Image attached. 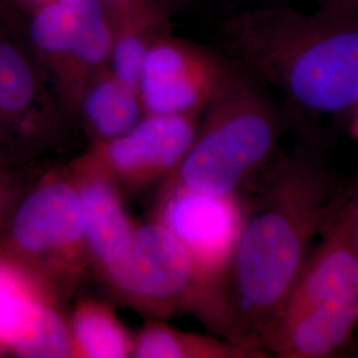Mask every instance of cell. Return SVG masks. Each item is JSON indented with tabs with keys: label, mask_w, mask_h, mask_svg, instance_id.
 Masks as SVG:
<instances>
[{
	"label": "cell",
	"mask_w": 358,
	"mask_h": 358,
	"mask_svg": "<svg viewBox=\"0 0 358 358\" xmlns=\"http://www.w3.org/2000/svg\"><path fill=\"white\" fill-rule=\"evenodd\" d=\"M327 164L309 149L282 157L263 186L230 264L207 310V320L231 341L260 348L312 251L313 241L345 199ZM262 349V348H260Z\"/></svg>",
	"instance_id": "cell-1"
},
{
	"label": "cell",
	"mask_w": 358,
	"mask_h": 358,
	"mask_svg": "<svg viewBox=\"0 0 358 358\" xmlns=\"http://www.w3.org/2000/svg\"><path fill=\"white\" fill-rule=\"evenodd\" d=\"M227 35L243 68L300 108L340 113L358 103V15L350 7L251 10L231 20Z\"/></svg>",
	"instance_id": "cell-2"
},
{
	"label": "cell",
	"mask_w": 358,
	"mask_h": 358,
	"mask_svg": "<svg viewBox=\"0 0 358 358\" xmlns=\"http://www.w3.org/2000/svg\"><path fill=\"white\" fill-rule=\"evenodd\" d=\"M205 108V120L177 169L174 186L238 194L273 153L282 134L280 115L260 80L245 68L227 66Z\"/></svg>",
	"instance_id": "cell-3"
},
{
	"label": "cell",
	"mask_w": 358,
	"mask_h": 358,
	"mask_svg": "<svg viewBox=\"0 0 358 358\" xmlns=\"http://www.w3.org/2000/svg\"><path fill=\"white\" fill-rule=\"evenodd\" d=\"M113 24L101 0H52L29 13L27 41L47 65L69 103L109 64Z\"/></svg>",
	"instance_id": "cell-4"
},
{
	"label": "cell",
	"mask_w": 358,
	"mask_h": 358,
	"mask_svg": "<svg viewBox=\"0 0 358 358\" xmlns=\"http://www.w3.org/2000/svg\"><path fill=\"white\" fill-rule=\"evenodd\" d=\"M101 264L115 291L142 307L190 301L201 308L202 285L192 256L162 223L133 227Z\"/></svg>",
	"instance_id": "cell-5"
},
{
	"label": "cell",
	"mask_w": 358,
	"mask_h": 358,
	"mask_svg": "<svg viewBox=\"0 0 358 358\" xmlns=\"http://www.w3.org/2000/svg\"><path fill=\"white\" fill-rule=\"evenodd\" d=\"M245 210L238 194L217 195L173 186L161 223L192 256L202 285L206 315L243 229Z\"/></svg>",
	"instance_id": "cell-6"
},
{
	"label": "cell",
	"mask_w": 358,
	"mask_h": 358,
	"mask_svg": "<svg viewBox=\"0 0 358 358\" xmlns=\"http://www.w3.org/2000/svg\"><path fill=\"white\" fill-rule=\"evenodd\" d=\"M0 255L28 269L43 257L85 243V219L77 185L45 179L19 198L0 231Z\"/></svg>",
	"instance_id": "cell-7"
},
{
	"label": "cell",
	"mask_w": 358,
	"mask_h": 358,
	"mask_svg": "<svg viewBox=\"0 0 358 358\" xmlns=\"http://www.w3.org/2000/svg\"><path fill=\"white\" fill-rule=\"evenodd\" d=\"M226 69L214 55L161 34L148 51L138 87L145 115L199 113Z\"/></svg>",
	"instance_id": "cell-8"
},
{
	"label": "cell",
	"mask_w": 358,
	"mask_h": 358,
	"mask_svg": "<svg viewBox=\"0 0 358 358\" xmlns=\"http://www.w3.org/2000/svg\"><path fill=\"white\" fill-rule=\"evenodd\" d=\"M356 294L358 251L348 192L345 199L321 232L319 243L312 248L291 294L266 332L310 308L345 300Z\"/></svg>",
	"instance_id": "cell-9"
},
{
	"label": "cell",
	"mask_w": 358,
	"mask_h": 358,
	"mask_svg": "<svg viewBox=\"0 0 358 358\" xmlns=\"http://www.w3.org/2000/svg\"><path fill=\"white\" fill-rule=\"evenodd\" d=\"M198 115H145L127 134L101 145L103 165L131 182L178 169L195 140Z\"/></svg>",
	"instance_id": "cell-10"
},
{
	"label": "cell",
	"mask_w": 358,
	"mask_h": 358,
	"mask_svg": "<svg viewBox=\"0 0 358 358\" xmlns=\"http://www.w3.org/2000/svg\"><path fill=\"white\" fill-rule=\"evenodd\" d=\"M358 328V294L284 321L264 333L259 345L280 358L329 357Z\"/></svg>",
	"instance_id": "cell-11"
},
{
	"label": "cell",
	"mask_w": 358,
	"mask_h": 358,
	"mask_svg": "<svg viewBox=\"0 0 358 358\" xmlns=\"http://www.w3.org/2000/svg\"><path fill=\"white\" fill-rule=\"evenodd\" d=\"M38 103L36 64L26 47L0 34V145L15 146L35 134Z\"/></svg>",
	"instance_id": "cell-12"
},
{
	"label": "cell",
	"mask_w": 358,
	"mask_h": 358,
	"mask_svg": "<svg viewBox=\"0 0 358 358\" xmlns=\"http://www.w3.org/2000/svg\"><path fill=\"white\" fill-rule=\"evenodd\" d=\"M78 103L101 143L127 134L145 117L140 93L121 84L108 68L90 80Z\"/></svg>",
	"instance_id": "cell-13"
},
{
	"label": "cell",
	"mask_w": 358,
	"mask_h": 358,
	"mask_svg": "<svg viewBox=\"0 0 358 358\" xmlns=\"http://www.w3.org/2000/svg\"><path fill=\"white\" fill-rule=\"evenodd\" d=\"M85 219V244L101 263L133 229L118 192L103 173L77 183Z\"/></svg>",
	"instance_id": "cell-14"
},
{
	"label": "cell",
	"mask_w": 358,
	"mask_h": 358,
	"mask_svg": "<svg viewBox=\"0 0 358 358\" xmlns=\"http://www.w3.org/2000/svg\"><path fill=\"white\" fill-rule=\"evenodd\" d=\"M131 356L138 358L267 357L255 346L222 343L215 338L178 332L165 325L152 324L133 343Z\"/></svg>",
	"instance_id": "cell-15"
},
{
	"label": "cell",
	"mask_w": 358,
	"mask_h": 358,
	"mask_svg": "<svg viewBox=\"0 0 358 358\" xmlns=\"http://www.w3.org/2000/svg\"><path fill=\"white\" fill-rule=\"evenodd\" d=\"M73 353L81 357L122 358L131 356L130 341L112 310L94 301L77 307L71 324Z\"/></svg>",
	"instance_id": "cell-16"
},
{
	"label": "cell",
	"mask_w": 358,
	"mask_h": 358,
	"mask_svg": "<svg viewBox=\"0 0 358 358\" xmlns=\"http://www.w3.org/2000/svg\"><path fill=\"white\" fill-rule=\"evenodd\" d=\"M161 23L162 13H154L113 26L109 71L121 84L138 92L145 59L154 38L161 35Z\"/></svg>",
	"instance_id": "cell-17"
},
{
	"label": "cell",
	"mask_w": 358,
	"mask_h": 358,
	"mask_svg": "<svg viewBox=\"0 0 358 358\" xmlns=\"http://www.w3.org/2000/svg\"><path fill=\"white\" fill-rule=\"evenodd\" d=\"M13 203H15V196L10 187V183L7 179L0 177V231L6 223V219L8 217Z\"/></svg>",
	"instance_id": "cell-18"
},
{
	"label": "cell",
	"mask_w": 358,
	"mask_h": 358,
	"mask_svg": "<svg viewBox=\"0 0 358 358\" xmlns=\"http://www.w3.org/2000/svg\"><path fill=\"white\" fill-rule=\"evenodd\" d=\"M349 203H350L352 215H353V234H355V242L358 251V186L349 192Z\"/></svg>",
	"instance_id": "cell-19"
},
{
	"label": "cell",
	"mask_w": 358,
	"mask_h": 358,
	"mask_svg": "<svg viewBox=\"0 0 358 358\" xmlns=\"http://www.w3.org/2000/svg\"><path fill=\"white\" fill-rule=\"evenodd\" d=\"M13 1H15V4L20 6L22 8H24L28 13H31V11L36 10L38 7L50 3L52 0H13Z\"/></svg>",
	"instance_id": "cell-20"
},
{
	"label": "cell",
	"mask_w": 358,
	"mask_h": 358,
	"mask_svg": "<svg viewBox=\"0 0 358 358\" xmlns=\"http://www.w3.org/2000/svg\"><path fill=\"white\" fill-rule=\"evenodd\" d=\"M350 133L358 141V103L353 108V118L350 124Z\"/></svg>",
	"instance_id": "cell-21"
},
{
	"label": "cell",
	"mask_w": 358,
	"mask_h": 358,
	"mask_svg": "<svg viewBox=\"0 0 358 358\" xmlns=\"http://www.w3.org/2000/svg\"><path fill=\"white\" fill-rule=\"evenodd\" d=\"M328 4L344 6V7L352 8V6H358V0H328Z\"/></svg>",
	"instance_id": "cell-22"
}]
</instances>
